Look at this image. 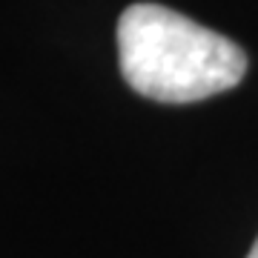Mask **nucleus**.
Returning a JSON list of instances; mask_svg holds the SVG:
<instances>
[{"mask_svg":"<svg viewBox=\"0 0 258 258\" xmlns=\"http://www.w3.org/2000/svg\"><path fill=\"white\" fill-rule=\"evenodd\" d=\"M118 57L129 86L161 103L212 98L247 72L238 43L158 3H135L120 15Z\"/></svg>","mask_w":258,"mask_h":258,"instance_id":"nucleus-1","label":"nucleus"},{"mask_svg":"<svg viewBox=\"0 0 258 258\" xmlns=\"http://www.w3.org/2000/svg\"><path fill=\"white\" fill-rule=\"evenodd\" d=\"M247 258H258V238H255V244H252V249H249Z\"/></svg>","mask_w":258,"mask_h":258,"instance_id":"nucleus-2","label":"nucleus"}]
</instances>
